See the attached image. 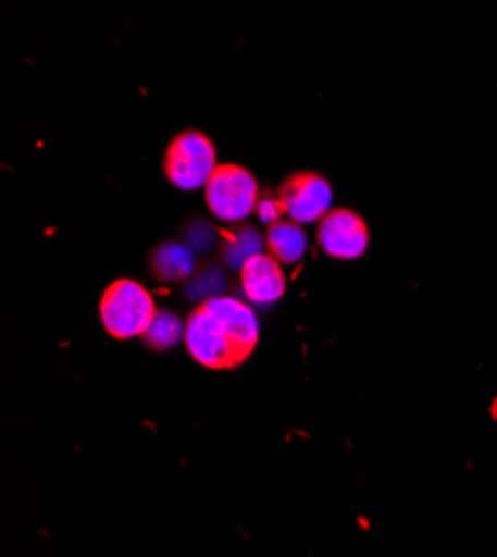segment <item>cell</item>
I'll return each instance as SVG.
<instances>
[{
    "instance_id": "11",
    "label": "cell",
    "mask_w": 497,
    "mask_h": 557,
    "mask_svg": "<svg viewBox=\"0 0 497 557\" xmlns=\"http://www.w3.org/2000/svg\"><path fill=\"white\" fill-rule=\"evenodd\" d=\"M184 337H186V326L181 323V319L170 310H159L150 331L144 335V342L152 350H167Z\"/></svg>"
},
{
    "instance_id": "6",
    "label": "cell",
    "mask_w": 497,
    "mask_h": 557,
    "mask_svg": "<svg viewBox=\"0 0 497 557\" xmlns=\"http://www.w3.org/2000/svg\"><path fill=\"white\" fill-rule=\"evenodd\" d=\"M318 244L328 257L352 261L364 257V252L369 250L371 232L366 221L355 210L335 208L320 221Z\"/></svg>"
},
{
    "instance_id": "8",
    "label": "cell",
    "mask_w": 497,
    "mask_h": 557,
    "mask_svg": "<svg viewBox=\"0 0 497 557\" xmlns=\"http://www.w3.org/2000/svg\"><path fill=\"white\" fill-rule=\"evenodd\" d=\"M148 265L157 282H163V284L190 282L199 270L197 255L186 244H178V242L159 244L150 252Z\"/></svg>"
},
{
    "instance_id": "7",
    "label": "cell",
    "mask_w": 497,
    "mask_h": 557,
    "mask_svg": "<svg viewBox=\"0 0 497 557\" xmlns=\"http://www.w3.org/2000/svg\"><path fill=\"white\" fill-rule=\"evenodd\" d=\"M241 295L261 308L277 304L286 295V274L282 263L268 252L254 255L239 270Z\"/></svg>"
},
{
    "instance_id": "2",
    "label": "cell",
    "mask_w": 497,
    "mask_h": 557,
    "mask_svg": "<svg viewBox=\"0 0 497 557\" xmlns=\"http://www.w3.org/2000/svg\"><path fill=\"white\" fill-rule=\"evenodd\" d=\"M99 314L103 329L114 339L144 337L159 310L152 295L132 278H116L101 297Z\"/></svg>"
},
{
    "instance_id": "9",
    "label": "cell",
    "mask_w": 497,
    "mask_h": 557,
    "mask_svg": "<svg viewBox=\"0 0 497 557\" xmlns=\"http://www.w3.org/2000/svg\"><path fill=\"white\" fill-rule=\"evenodd\" d=\"M219 257L225 268L241 270L248 259L261 255L263 242L259 232L246 223H233L228 227H219Z\"/></svg>"
},
{
    "instance_id": "5",
    "label": "cell",
    "mask_w": 497,
    "mask_h": 557,
    "mask_svg": "<svg viewBox=\"0 0 497 557\" xmlns=\"http://www.w3.org/2000/svg\"><path fill=\"white\" fill-rule=\"evenodd\" d=\"M288 219L295 223L322 221L333 208V185L326 176L299 170L288 174L277 188Z\"/></svg>"
},
{
    "instance_id": "3",
    "label": "cell",
    "mask_w": 497,
    "mask_h": 557,
    "mask_svg": "<svg viewBox=\"0 0 497 557\" xmlns=\"http://www.w3.org/2000/svg\"><path fill=\"white\" fill-rule=\"evenodd\" d=\"M216 168L214 144L199 129L176 134L165 150L163 170L167 181L178 190L190 193L206 188Z\"/></svg>"
},
{
    "instance_id": "4",
    "label": "cell",
    "mask_w": 497,
    "mask_h": 557,
    "mask_svg": "<svg viewBox=\"0 0 497 557\" xmlns=\"http://www.w3.org/2000/svg\"><path fill=\"white\" fill-rule=\"evenodd\" d=\"M259 181L250 170L237 163H225L214 170L206 185V203L223 223H244L259 203Z\"/></svg>"
},
{
    "instance_id": "1",
    "label": "cell",
    "mask_w": 497,
    "mask_h": 557,
    "mask_svg": "<svg viewBox=\"0 0 497 557\" xmlns=\"http://www.w3.org/2000/svg\"><path fill=\"white\" fill-rule=\"evenodd\" d=\"M186 348L212 370H233L250 359L259 342V321L237 297H208L186 321Z\"/></svg>"
},
{
    "instance_id": "10",
    "label": "cell",
    "mask_w": 497,
    "mask_h": 557,
    "mask_svg": "<svg viewBox=\"0 0 497 557\" xmlns=\"http://www.w3.org/2000/svg\"><path fill=\"white\" fill-rule=\"evenodd\" d=\"M263 242H265L268 255L275 257L279 263H286V265L301 261V257L306 255V248H308L306 232L293 219H282L273 225H268Z\"/></svg>"
},
{
    "instance_id": "12",
    "label": "cell",
    "mask_w": 497,
    "mask_h": 557,
    "mask_svg": "<svg viewBox=\"0 0 497 557\" xmlns=\"http://www.w3.org/2000/svg\"><path fill=\"white\" fill-rule=\"evenodd\" d=\"M284 214H286V206H284L279 193L277 190H261L259 203H257L259 221L273 225V223L282 221Z\"/></svg>"
}]
</instances>
